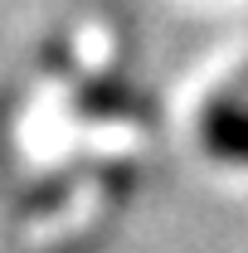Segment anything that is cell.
Here are the masks:
<instances>
[{
    "label": "cell",
    "instance_id": "1",
    "mask_svg": "<svg viewBox=\"0 0 248 253\" xmlns=\"http://www.w3.org/2000/svg\"><path fill=\"white\" fill-rule=\"evenodd\" d=\"M214 136L229 156H248V112H224L214 122Z\"/></svg>",
    "mask_w": 248,
    "mask_h": 253
}]
</instances>
